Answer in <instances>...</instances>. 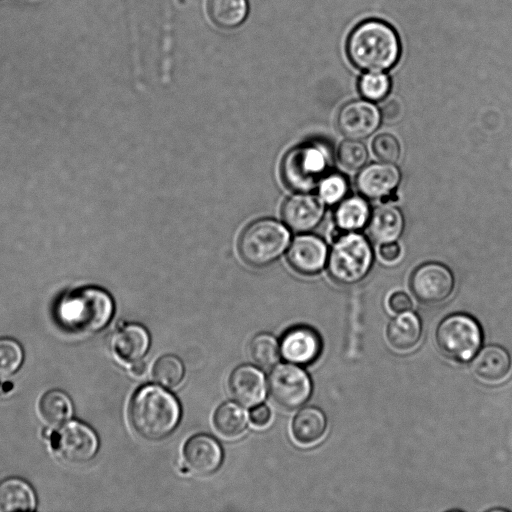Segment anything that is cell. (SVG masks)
Returning <instances> with one entry per match:
<instances>
[{
	"instance_id": "3",
	"label": "cell",
	"mask_w": 512,
	"mask_h": 512,
	"mask_svg": "<svg viewBox=\"0 0 512 512\" xmlns=\"http://www.w3.org/2000/svg\"><path fill=\"white\" fill-rule=\"evenodd\" d=\"M114 302L98 287L76 289L63 297L57 307L58 322L76 333H95L111 320Z\"/></svg>"
},
{
	"instance_id": "7",
	"label": "cell",
	"mask_w": 512,
	"mask_h": 512,
	"mask_svg": "<svg viewBox=\"0 0 512 512\" xmlns=\"http://www.w3.org/2000/svg\"><path fill=\"white\" fill-rule=\"evenodd\" d=\"M482 330L470 315L455 313L445 317L436 330V343L442 354L458 361H470L482 344Z\"/></svg>"
},
{
	"instance_id": "37",
	"label": "cell",
	"mask_w": 512,
	"mask_h": 512,
	"mask_svg": "<svg viewBox=\"0 0 512 512\" xmlns=\"http://www.w3.org/2000/svg\"><path fill=\"white\" fill-rule=\"evenodd\" d=\"M271 410L268 406L261 404L251 409L249 413V420L255 427H265L271 421Z\"/></svg>"
},
{
	"instance_id": "2",
	"label": "cell",
	"mask_w": 512,
	"mask_h": 512,
	"mask_svg": "<svg viewBox=\"0 0 512 512\" xmlns=\"http://www.w3.org/2000/svg\"><path fill=\"white\" fill-rule=\"evenodd\" d=\"M181 407L176 397L157 385H144L132 396L128 418L142 438L155 441L167 437L178 425Z\"/></svg>"
},
{
	"instance_id": "4",
	"label": "cell",
	"mask_w": 512,
	"mask_h": 512,
	"mask_svg": "<svg viewBox=\"0 0 512 512\" xmlns=\"http://www.w3.org/2000/svg\"><path fill=\"white\" fill-rule=\"evenodd\" d=\"M333 163L332 148L321 141L302 143L283 158L281 174L291 189L306 192L318 187Z\"/></svg>"
},
{
	"instance_id": "1",
	"label": "cell",
	"mask_w": 512,
	"mask_h": 512,
	"mask_svg": "<svg viewBox=\"0 0 512 512\" xmlns=\"http://www.w3.org/2000/svg\"><path fill=\"white\" fill-rule=\"evenodd\" d=\"M401 44L388 23L369 19L358 24L347 40V55L352 64L367 72H383L396 65Z\"/></svg>"
},
{
	"instance_id": "23",
	"label": "cell",
	"mask_w": 512,
	"mask_h": 512,
	"mask_svg": "<svg viewBox=\"0 0 512 512\" xmlns=\"http://www.w3.org/2000/svg\"><path fill=\"white\" fill-rule=\"evenodd\" d=\"M371 216V210L364 196L345 197L339 202L334 214L335 223L342 231L362 229Z\"/></svg>"
},
{
	"instance_id": "31",
	"label": "cell",
	"mask_w": 512,
	"mask_h": 512,
	"mask_svg": "<svg viewBox=\"0 0 512 512\" xmlns=\"http://www.w3.org/2000/svg\"><path fill=\"white\" fill-rule=\"evenodd\" d=\"M337 159L345 169L359 170L368 160V150L360 140L347 138L338 147Z\"/></svg>"
},
{
	"instance_id": "39",
	"label": "cell",
	"mask_w": 512,
	"mask_h": 512,
	"mask_svg": "<svg viewBox=\"0 0 512 512\" xmlns=\"http://www.w3.org/2000/svg\"><path fill=\"white\" fill-rule=\"evenodd\" d=\"M146 364L141 361V360H138L136 362H133L132 365H131V372L135 375V376H142L145 371H146Z\"/></svg>"
},
{
	"instance_id": "10",
	"label": "cell",
	"mask_w": 512,
	"mask_h": 512,
	"mask_svg": "<svg viewBox=\"0 0 512 512\" xmlns=\"http://www.w3.org/2000/svg\"><path fill=\"white\" fill-rule=\"evenodd\" d=\"M410 287L415 297L425 304H439L447 300L454 289L452 271L439 262H427L411 275Z\"/></svg>"
},
{
	"instance_id": "8",
	"label": "cell",
	"mask_w": 512,
	"mask_h": 512,
	"mask_svg": "<svg viewBox=\"0 0 512 512\" xmlns=\"http://www.w3.org/2000/svg\"><path fill=\"white\" fill-rule=\"evenodd\" d=\"M268 391L279 406L293 410L301 407L309 399L312 383L302 368L281 363L269 373Z\"/></svg>"
},
{
	"instance_id": "15",
	"label": "cell",
	"mask_w": 512,
	"mask_h": 512,
	"mask_svg": "<svg viewBox=\"0 0 512 512\" xmlns=\"http://www.w3.org/2000/svg\"><path fill=\"white\" fill-rule=\"evenodd\" d=\"M401 181V172L395 163L377 162L361 168L356 177L360 194L369 199L388 196Z\"/></svg>"
},
{
	"instance_id": "19",
	"label": "cell",
	"mask_w": 512,
	"mask_h": 512,
	"mask_svg": "<svg viewBox=\"0 0 512 512\" xmlns=\"http://www.w3.org/2000/svg\"><path fill=\"white\" fill-rule=\"evenodd\" d=\"M150 336L145 327L130 323L119 328L112 337L111 347L122 361L133 363L141 360L147 353Z\"/></svg>"
},
{
	"instance_id": "33",
	"label": "cell",
	"mask_w": 512,
	"mask_h": 512,
	"mask_svg": "<svg viewBox=\"0 0 512 512\" xmlns=\"http://www.w3.org/2000/svg\"><path fill=\"white\" fill-rule=\"evenodd\" d=\"M319 196L327 204L343 200L348 193V181L339 173L327 174L318 185Z\"/></svg>"
},
{
	"instance_id": "25",
	"label": "cell",
	"mask_w": 512,
	"mask_h": 512,
	"mask_svg": "<svg viewBox=\"0 0 512 512\" xmlns=\"http://www.w3.org/2000/svg\"><path fill=\"white\" fill-rule=\"evenodd\" d=\"M40 418L50 426H58L67 421L73 413L69 396L61 390H49L39 399Z\"/></svg>"
},
{
	"instance_id": "22",
	"label": "cell",
	"mask_w": 512,
	"mask_h": 512,
	"mask_svg": "<svg viewBox=\"0 0 512 512\" xmlns=\"http://www.w3.org/2000/svg\"><path fill=\"white\" fill-rule=\"evenodd\" d=\"M327 427L324 412L317 407L307 406L295 415L291 430L296 442L312 445L321 440Z\"/></svg>"
},
{
	"instance_id": "35",
	"label": "cell",
	"mask_w": 512,
	"mask_h": 512,
	"mask_svg": "<svg viewBox=\"0 0 512 512\" xmlns=\"http://www.w3.org/2000/svg\"><path fill=\"white\" fill-rule=\"evenodd\" d=\"M388 307L394 313L401 314L411 310L412 300L405 292L397 291L388 298Z\"/></svg>"
},
{
	"instance_id": "9",
	"label": "cell",
	"mask_w": 512,
	"mask_h": 512,
	"mask_svg": "<svg viewBox=\"0 0 512 512\" xmlns=\"http://www.w3.org/2000/svg\"><path fill=\"white\" fill-rule=\"evenodd\" d=\"M98 438L88 425L69 421L53 435L52 446L63 461L80 464L89 461L98 450Z\"/></svg>"
},
{
	"instance_id": "32",
	"label": "cell",
	"mask_w": 512,
	"mask_h": 512,
	"mask_svg": "<svg viewBox=\"0 0 512 512\" xmlns=\"http://www.w3.org/2000/svg\"><path fill=\"white\" fill-rule=\"evenodd\" d=\"M23 361L20 344L11 338H0V377L15 373Z\"/></svg>"
},
{
	"instance_id": "20",
	"label": "cell",
	"mask_w": 512,
	"mask_h": 512,
	"mask_svg": "<svg viewBox=\"0 0 512 512\" xmlns=\"http://www.w3.org/2000/svg\"><path fill=\"white\" fill-rule=\"evenodd\" d=\"M404 227L402 211L390 204L375 208L368 221L369 235L380 244L396 242L403 234Z\"/></svg>"
},
{
	"instance_id": "24",
	"label": "cell",
	"mask_w": 512,
	"mask_h": 512,
	"mask_svg": "<svg viewBox=\"0 0 512 512\" xmlns=\"http://www.w3.org/2000/svg\"><path fill=\"white\" fill-rule=\"evenodd\" d=\"M36 497L32 487L20 478H8L0 483V512L34 510Z\"/></svg>"
},
{
	"instance_id": "14",
	"label": "cell",
	"mask_w": 512,
	"mask_h": 512,
	"mask_svg": "<svg viewBox=\"0 0 512 512\" xmlns=\"http://www.w3.org/2000/svg\"><path fill=\"white\" fill-rule=\"evenodd\" d=\"M321 350L320 335L308 326L292 327L283 334L281 339L280 353L290 363L310 364L319 357Z\"/></svg>"
},
{
	"instance_id": "16",
	"label": "cell",
	"mask_w": 512,
	"mask_h": 512,
	"mask_svg": "<svg viewBox=\"0 0 512 512\" xmlns=\"http://www.w3.org/2000/svg\"><path fill=\"white\" fill-rule=\"evenodd\" d=\"M183 459L186 467L195 474L208 475L220 467L223 453L221 446L213 437L198 434L185 443Z\"/></svg>"
},
{
	"instance_id": "28",
	"label": "cell",
	"mask_w": 512,
	"mask_h": 512,
	"mask_svg": "<svg viewBox=\"0 0 512 512\" xmlns=\"http://www.w3.org/2000/svg\"><path fill=\"white\" fill-rule=\"evenodd\" d=\"M249 355L259 367L269 368L278 362L280 347L277 339L269 333L256 334L249 343Z\"/></svg>"
},
{
	"instance_id": "34",
	"label": "cell",
	"mask_w": 512,
	"mask_h": 512,
	"mask_svg": "<svg viewBox=\"0 0 512 512\" xmlns=\"http://www.w3.org/2000/svg\"><path fill=\"white\" fill-rule=\"evenodd\" d=\"M372 151L383 162L395 163L401 155L398 139L390 133H380L372 139Z\"/></svg>"
},
{
	"instance_id": "30",
	"label": "cell",
	"mask_w": 512,
	"mask_h": 512,
	"mask_svg": "<svg viewBox=\"0 0 512 512\" xmlns=\"http://www.w3.org/2000/svg\"><path fill=\"white\" fill-rule=\"evenodd\" d=\"M360 94L369 101L383 100L391 89V80L383 72H366L358 82Z\"/></svg>"
},
{
	"instance_id": "11",
	"label": "cell",
	"mask_w": 512,
	"mask_h": 512,
	"mask_svg": "<svg viewBox=\"0 0 512 512\" xmlns=\"http://www.w3.org/2000/svg\"><path fill=\"white\" fill-rule=\"evenodd\" d=\"M382 121L380 109L369 100L346 103L339 111L337 125L347 138L363 139L372 135Z\"/></svg>"
},
{
	"instance_id": "38",
	"label": "cell",
	"mask_w": 512,
	"mask_h": 512,
	"mask_svg": "<svg viewBox=\"0 0 512 512\" xmlns=\"http://www.w3.org/2000/svg\"><path fill=\"white\" fill-rule=\"evenodd\" d=\"M380 112L382 120L396 122L400 120L403 114V108L399 101L390 99L382 105Z\"/></svg>"
},
{
	"instance_id": "18",
	"label": "cell",
	"mask_w": 512,
	"mask_h": 512,
	"mask_svg": "<svg viewBox=\"0 0 512 512\" xmlns=\"http://www.w3.org/2000/svg\"><path fill=\"white\" fill-rule=\"evenodd\" d=\"M512 361L509 352L499 345H487L477 352L472 368L478 378L487 383L505 380L511 371Z\"/></svg>"
},
{
	"instance_id": "6",
	"label": "cell",
	"mask_w": 512,
	"mask_h": 512,
	"mask_svg": "<svg viewBox=\"0 0 512 512\" xmlns=\"http://www.w3.org/2000/svg\"><path fill=\"white\" fill-rule=\"evenodd\" d=\"M288 243L289 232L284 225L271 219H261L242 231L238 251L247 264L261 267L277 259Z\"/></svg>"
},
{
	"instance_id": "26",
	"label": "cell",
	"mask_w": 512,
	"mask_h": 512,
	"mask_svg": "<svg viewBox=\"0 0 512 512\" xmlns=\"http://www.w3.org/2000/svg\"><path fill=\"white\" fill-rule=\"evenodd\" d=\"M207 11L211 21L219 28L233 29L246 18V0H209Z\"/></svg>"
},
{
	"instance_id": "12",
	"label": "cell",
	"mask_w": 512,
	"mask_h": 512,
	"mask_svg": "<svg viewBox=\"0 0 512 512\" xmlns=\"http://www.w3.org/2000/svg\"><path fill=\"white\" fill-rule=\"evenodd\" d=\"M324 201L318 195L301 193L289 197L282 206L285 224L296 232L315 228L324 216Z\"/></svg>"
},
{
	"instance_id": "36",
	"label": "cell",
	"mask_w": 512,
	"mask_h": 512,
	"mask_svg": "<svg viewBox=\"0 0 512 512\" xmlns=\"http://www.w3.org/2000/svg\"><path fill=\"white\" fill-rule=\"evenodd\" d=\"M402 249L397 242L382 243L378 250L379 258L385 264H394L401 258Z\"/></svg>"
},
{
	"instance_id": "29",
	"label": "cell",
	"mask_w": 512,
	"mask_h": 512,
	"mask_svg": "<svg viewBox=\"0 0 512 512\" xmlns=\"http://www.w3.org/2000/svg\"><path fill=\"white\" fill-rule=\"evenodd\" d=\"M152 377L161 386L174 388L184 377V366L174 355L161 356L153 365Z\"/></svg>"
},
{
	"instance_id": "5",
	"label": "cell",
	"mask_w": 512,
	"mask_h": 512,
	"mask_svg": "<svg viewBox=\"0 0 512 512\" xmlns=\"http://www.w3.org/2000/svg\"><path fill=\"white\" fill-rule=\"evenodd\" d=\"M373 264V250L362 234L349 231L340 235L328 254L327 268L332 279L351 285L361 281Z\"/></svg>"
},
{
	"instance_id": "17",
	"label": "cell",
	"mask_w": 512,
	"mask_h": 512,
	"mask_svg": "<svg viewBox=\"0 0 512 512\" xmlns=\"http://www.w3.org/2000/svg\"><path fill=\"white\" fill-rule=\"evenodd\" d=\"M232 397L246 407L255 406L265 397L266 383L263 373L251 365L235 368L228 380Z\"/></svg>"
},
{
	"instance_id": "27",
	"label": "cell",
	"mask_w": 512,
	"mask_h": 512,
	"mask_svg": "<svg viewBox=\"0 0 512 512\" xmlns=\"http://www.w3.org/2000/svg\"><path fill=\"white\" fill-rule=\"evenodd\" d=\"M213 424L220 435L225 438H237L247 425L245 411L234 402H225L215 411Z\"/></svg>"
},
{
	"instance_id": "21",
	"label": "cell",
	"mask_w": 512,
	"mask_h": 512,
	"mask_svg": "<svg viewBox=\"0 0 512 512\" xmlns=\"http://www.w3.org/2000/svg\"><path fill=\"white\" fill-rule=\"evenodd\" d=\"M387 340L397 351L407 352L417 346L422 334L421 320L413 312H404L393 318L387 327Z\"/></svg>"
},
{
	"instance_id": "13",
	"label": "cell",
	"mask_w": 512,
	"mask_h": 512,
	"mask_svg": "<svg viewBox=\"0 0 512 512\" xmlns=\"http://www.w3.org/2000/svg\"><path fill=\"white\" fill-rule=\"evenodd\" d=\"M287 259L300 274L313 275L323 269L328 260V247L323 239L312 234L297 236L290 244Z\"/></svg>"
}]
</instances>
